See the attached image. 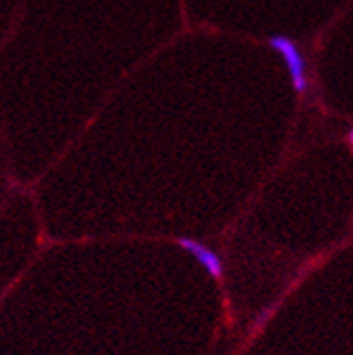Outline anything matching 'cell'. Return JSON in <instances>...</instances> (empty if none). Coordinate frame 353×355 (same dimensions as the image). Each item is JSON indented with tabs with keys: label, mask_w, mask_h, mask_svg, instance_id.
<instances>
[{
	"label": "cell",
	"mask_w": 353,
	"mask_h": 355,
	"mask_svg": "<svg viewBox=\"0 0 353 355\" xmlns=\"http://www.w3.org/2000/svg\"><path fill=\"white\" fill-rule=\"evenodd\" d=\"M267 44L275 55H279L282 61L286 63L293 89L299 96H304L308 92V61L302 48H299V44L293 37H289V35H282V33L271 35Z\"/></svg>",
	"instance_id": "6da1fadb"
},
{
	"label": "cell",
	"mask_w": 353,
	"mask_h": 355,
	"mask_svg": "<svg viewBox=\"0 0 353 355\" xmlns=\"http://www.w3.org/2000/svg\"><path fill=\"white\" fill-rule=\"evenodd\" d=\"M178 245L182 247L187 254H191L193 258H196L213 279H221L223 277V260L213 250V247H208L206 243L196 241V239H191V236H180Z\"/></svg>",
	"instance_id": "7a4b0ae2"
}]
</instances>
